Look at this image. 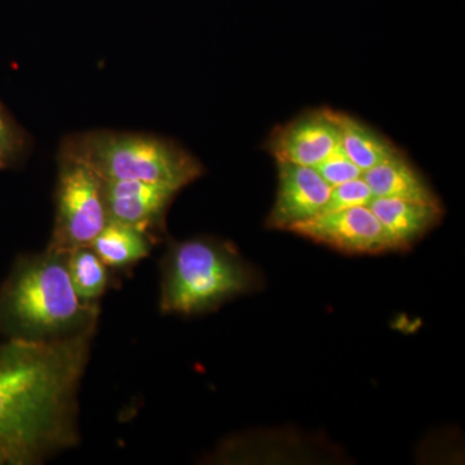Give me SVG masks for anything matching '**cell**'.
Here are the masks:
<instances>
[{"mask_svg": "<svg viewBox=\"0 0 465 465\" xmlns=\"http://www.w3.org/2000/svg\"><path fill=\"white\" fill-rule=\"evenodd\" d=\"M94 332L0 344V465L43 463L78 443V391Z\"/></svg>", "mask_w": 465, "mask_h": 465, "instance_id": "6da1fadb", "label": "cell"}, {"mask_svg": "<svg viewBox=\"0 0 465 465\" xmlns=\"http://www.w3.org/2000/svg\"><path fill=\"white\" fill-rule=\"evenodd\" d=\"M97 304L76 295L67 253L47 249L20 256L0 286V335L47 341L97 326Z\"/></svg>", "mask_w": 465, "mask_h": 465, "instance_id": "7a4b0ae2", "label": "cell"}, {"mask_svg": "<svg viewBox=\"0 0 465 465\" xmlns=\"http://www.w3.org/2000/svg\"><path fill=\"white\" fill-rule=\"evenodd\" d=\"M161 283L163 313L195 316L253 292L262 278L229 242L198 237L171 242L162 262Z\"/></svg>", "mask_w": 465, "mask_h": 465, "instance_id": "3957f363", "label": "cell"}, {"mask_svg": "<svg viewBox=\"0 0 465 465\" xmlns=\"http://www.w3.org/2000/svg\"><path fill=\"white\" fill-rule=\"evenodd\" d=\"M58 157L74 159L103 180L159 183L182 191L204 168L179 143L149 134L94 130L67 136Z\"/></svg>", "mask_w": 465, "mask_h": 465, "instance_id": "277c9868", "label": "cell"}, {"mask_svg": "<svg viewBox=\"0 0 465 465\" xmlns=\"http://www.w3.org/2000/svg\"><path fill=\"white\" fill-rule=\"evenodd\" d=\"M108 223L104 180L82 162L58 157L54 224L47 249L67 253L91 246Z\"/></svg>", "mask_w": 465, "mask_h": 465, "instance_id": "5b68a950", "label": "cell"}, {"mask_svg": "<svg viewBox=\"0 0 465 465\" xmlns=\"http://www.w3.org/2000/svg\"><path fill=\"white\" fill-rule=\"evenodd\" d=\"M290 232L345 253H375L394 251L381 222L369 206L323 213Z\"/></svg>", "mask_w": 465, "mask_h": 465, "instance_id": "8992f818", "label": "cell"}, {"mask_svg": "<svg viewBox=\"0 0 465 465\" xmlns=\"http://www.w3.org/2000/svg\"><path fill=\"white\" fill-rule=\"evenodd\" d=\"M341 146V130L331 109L302 113L289 124L278 125L266 149L275 161L316 167Z\"/></svg>", "mask_w": 465, "mask_h": 465, "instance_id": "52a82bcc", "label": "cell"}, {"mask_svg": "<svg viewBox=\"0 0 465 465\" xmlns=\"http://www.w3.org/2000/svg\"><path fill=\"white\" fill-rule=\"evenodd\" d=\"M278 191L274 206L266 219L271 229L291 231L322 213L331 186L316 168L290 162H277Z\"/></svg>", "mask_w": 465, "mask_h": 465, "instance_id": "ba28073f", "label": "cell"}, {"mask_svg": "<svg viewBox=\"0 0 465 465\" xmlns=\"http://www.w3.org/2000/svg\"><path fill=\"white\" fill-rule=\"evenodd\" d=\"M179 191L159 183L104 180L109 222L155 235L164 231L168 207Z\"/></svg>", "mask_w": 465, "mask_h": 465, "instance_id": "9c48e42d", "label": "cell"}, {"mask_svg": "<svg viewBox=\"0 0 465 465\" xmlns=\"http://www.w3.org/2000/svg\"><path fill=\"white\" fill-rule=\"evenodd\" d=\"M369 207L391 238L394 251L409 249L425 232L439 224L442 216L440 204L397 198L375 197Z\"/></svg>", "mask_w": 465, "mask_h": 465, "instance_id": "30bf717a", "label": "cell"}, {"mask_svg": "<svg viewBox=\"0 0 465 465\" xmlns=\"http://www.w3.org/2000/svg\"><path fill=\"white\" fill-rule=\"evenodd\" d=\"M362 179L369 185L374 198H397L440 204L424 177L410 163L401 150L365 171Z\"/></svg>", "mask_w": 465, "mask_h": 465, "instance_id": "8fae6325", "label": "cell"}, {"mask_svg": "<svg viewBox=\"0 0 465 465\" xmlns=\"http://www.w3.org/2000/svg\"><path fill=\"white\" fill-rule=\"evenodd\" d=\"M154 238L134 226L109 222L91 247L113 271H124L148 258Z\"/></svg>", "mask_w": 465, "mask_h": 465, "instance_id": "7c38bea8", "label": "cell"}, {"mask_svg": "<svg viewBox=\"0 0 465 465\" xmlns=\"http://www.w3.org/2000/svg\"><path fill=\"white\" fill-rule=\"evenodd\" d=\"M341 130V148L362 173L396 154L399 148L390 139L354 116L335 112Z\"/></svg>", "mask_w": 465, "mask_h": 465, "instance_id": "4fadbf2b", "label": "cell"}, {"mask_svg": "<svg viewBox=\"0 0 465 465\" xmlns=\"http://www.w3.org/2000/svg\"><path fill=\"white\" fill-rule=\"evenodd\" d=\"M67 271L76 295L84 302L97 304L109 286L110 269L91 246L67 252Z\"/></svg>", "mask_w": 465, "mask_h": 465, "instance_id": "5bb4252c", "label": "cell"}, {"mask_svg": "<svg viewBox=\"0 0 465 465\" xmlns=\"http://www.w3.org/2000/svg\"><path fill=\"white\" fill-rule=\"evenodd\" d=\"M30 148L29 136L0 103V171L17 167Z\"/></svg>", "mask_w": 465, "mask_h": 465, "instance_id": "9a60e30c", "label": "cell"}, {"mask_svg": "<svg viewBox=\"0 0 465 465\" xmlns=\"http://www.w3.org/2000/svg\"><path fill=\"white\" fill-rule=\"evenodd\" d=\"M374 195L362 177L332 186L323 213L345 210L357 206H369Z\"/></svg>", "mask_w": 465, "mask_h": 465, "instance_id": "2e32d148", "label": "cell"}, {"mask_svg": "<svg viewBox=\"0 0 465 465\" xmlns=\"http://www.w3.org/2000/svg\"><path fill=\"white\" fill-rule=\"evenodd\" d=\"M316 171L322 177L324 182L329 183L330 186H336L339 183L351 182V180L362 177V171L360 170L347 157L341 146L332 152L329 157L323 159L320 164H317Z\"/></svg>", "mask_w": 465, "mask_h": 465, "instance_id": "e0dca14e", "label": "cell"}]
</instances>
